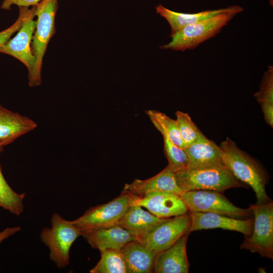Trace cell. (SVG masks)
Segmentation results:
<instances>
[{"instance_id":"6da1fadb","label":"cell","mask_w":273,"mask_h":273,"mask_svg":"<svg viewBox=\"0 0 273 273\" xmlns=\"http://www.w3.org/2000/svg\"><path fill=\"white\" fill-rule=\"evenodd\" d=\"M218 147L223 164L238 180L249 186L255 192L256 204L272 201L266 192L268 177L262 166L228 137Z\"/></svg>"},{"instance_id":"7a4b0ae2","label":"cell","mask_w":273,"mask_h":273,"mask_svg":"<svg viewBox=\"0 0 273 273\" xmlns=\"http://www.w3.org/2000/svg\"><path fill=\"white\" fill-rule=\"evenodd\" d=\"M243 10L239 6H230L214 16L187 25L170 35L172 40L161 48L181 51L193 49L215 36L237 14Z\"/></svg>"},{"instance_id":"3957f363","label":"cell","mask_w":273,"mask_h":273,"mask_svg":"<svg viewBox=\"0 0 273 273\" xmlns=\"http://www.w3.org/2000/svg\"><path fill=\"white\" fill-rule=\"evenodd\" d=\"M178 187L185 192L211 190L222 193L233 188L246 187L224 164L195 169H185L175 173Z\"/></svg>"},{"instance_id":"277c9868","label":"cell","mask_w":273,"mask_h":273,"mask_svg":"<svg viewBox=\"0 0 273 273\" xmlns=\"http://www.w3.org/2000/svg\"><path fill=\"white\" fill-rule=\"evenodd\" d=\"M51 228H44L41 231V242L49 249L50 259L58 268H63L69 263L70 248L82 232L72 221L64 219L57 213L53 214Z\"/></svg>"},{"instance_id":"5b68a950","label":"cell","mask_w":273,"mask_h":273,"mask_svg":"<svg viewBox=\"0 0 273 273\" xmlns=\"http://www.w3.org/2000/svg\"><path fill=\"white\" fill-rule=\"evenodd\" d=\"M254 215L253 229L240 245V249L258 253L261 257L273 259V202L251 204Z\"/></svg>"},{"instance_id":"8992f818","label":"cell","mask_w":273,"mask_h":273,"mask_svg":"<svg viewBox=\"0 0 273 273\" xmlns=\"http://www.w3.org/2000/svg\"><path fill=\"white\" fill-rule=\"evenodd\" d=\"M58 9L57 0H41L35 6L37 19L31 46L32 53L36 59L34 86L41 83L43 58L48 43L56 32L55 18Z\"/></svg>"},{"instance_id":"52a82bcc","label":"cell","mask_w":273,"mask_h":273,"mask_svg":"<svg viewBox=\"0 0 273 273\" xmlns=\"http://www.w3.org/2000/svg\"><path fill=\"white\" fill-rule=\"evenodd\" d=\"M180 197L189 212L214 213L237 218H248L252 214L249 207H238L221 193L215 191H189L183 192Z\"/></svg>"},{"instance_id":"ba28073f","label":"cell","mask_w":273,"mask_h":273,"mask_svg":"<svg viewBox=\"0 0 273 273\" xmlns=\"http://www.w3.org/2000/svg\"><path fill=\"white\" fill-rule=\"evenodd\" d=\"M134 196L122 192L117 197L103 204L90 207L79 218L72 221L81 232L117 224L128 208Z\"/></svg>"},{"instance_id":"9c48e42d","label":"cell","mask_w":273,"mask_h":273,"mask_svg":"<svg viewBox=\"0 0 273 273\" xmlns=\"http://www.w3.org/2000/svg\"><path fill=\"white\" fill-rule=\"evenodd\" d=\"M35 6L31 7L17 34L0 47V53L11 56L21 62L28 71V84L34 86L36 59L30 43L36 27Z\"/></svg>"},{"instance_id":"30bf717a","label":"cell","mask_w":273,"mask_h":273,"mask_svg":"<svg viewBox=\"0 0 273 273\" xmlns=\"http://www.w3.org/2000/svg\"><path fill=\"white\" fill-rule=\"evenodd\" d=\"M191 224L189 213L168 218L154 226L141 241L149 250L159 253L172 245L189 232Z\"/></svg>"},{"instance_id":"8fae6325","label":"cell","mask_w":273,"mask_h":273,"mask_svg":"<svg viewBox=\"0 0 273 273\" xmlns=\"http://www.w3.org/2000/svg\"><path fill=\"white\" fill-rule=\"evenodd\" d=\"M132 205L144 207L160 218L189 213L179 195L167 192H153L141 197L134 196Z\"/></svg>"},{"instance_id":"7c38bea8","label":"cell","mask_w":273,"mask_h":273,"mask_svg":"<svg viewBox=\"0 0 273 273\" xmlns=\"http://www.w3.org/2000/svg\"><path fill=\"white\" fill-rule=\"evenodd\" d=\"M191 218L190 233L211 229L220 228L236 231L245 236H249L253 229V219L237 218L217 213L208 212H189Z\"/></svg>"},{"instance_id":"4fadbf2b","label":"cell","mask_w":273,"mask_h":273,"mask_svg":"<svg viewBox=\"0 0 273 273\" xmlns=\"http://www.w3.org/2000/svg\"><path fill=\"white\" fill-rule=\"evenodd\" d=\"M82 236L92 248L100 252L111 249L120 250L129 242L138 240L118 224L83 231Z\"/></svg>"},{"instance_id":"5bb4252c","label":"cell","mask_w":273,"mask_h":273,"mask_svg":"<svg viewBox=\"0 0 273 273\" xmlns=\"http://www.w3.org/2000/svg\"><path fill=\"white\" fill-rule=\"evenodd\" d=\"M167 192L180 195L183 192L177 186L175 173L167 165L154 176L146 179L135 178L130 184H125L122 192L141 197L153 192Z\"/></svg>"},{"instance_id":"9a60e30c","label":"cell","mask_w":273,"mask_h":273,"mask_svg":"<svg viewBox=\"0 0 273 273\" xmlns=\"http://www.w3.org/2000/svg\"><path fill=\"white\" fill-rule=\"evenodd\" d=\"M190 233L185 234L170 247L158 253L154 262L153 272H188L190 264L186 246Z\"/></svg>"},{"instance_id":"2e32d148","label":"cell","mask_w":273,"mask_h":273,"mask_svg":"<svg viewBox=\"0 0 273 273\" xmlns=\"http://www.w3.org/2000/svg\"><path fill=\"white\" fill-rule=\"evenodd\" d=\"M36 127L37 124L30 118L12 112L0 104V148Z\"/></svg>"},{"instance_id":"e0dca14e","label":"cell","mask_w":273,"mask_h":273,"mask_svg":"<svg viewBox=\"0 0 273 273\" xmlns=\"http://www.w3.org/2000/svg\"><path fill=\"white\" fill-rule=\"evenodd\" d=\"M187 155L188 169H195L224 164L219 147L204 135L185 149Z\"/></svg>"},{"instance_id":"ac0fdd59","label":"cell","mask_w":273,"mask_h":273,"mask_svg":"<svg viewBox=\"0 0 273 273\" xmlns=\"http://www.w3.org/2000/svg\"><path fill=\"white\" fill-rule=\"evenodd\" d=\"M125 262L127 273L153 272L158 253L148 249L139 240L131 241L121 250Z\"/></svg>"},{"instance_id":"d6986e66","label":"cell","mask_w":273,"mask_h":273,"mask_svg":"<svg viewBox=\"0 0 273 273\" xmlns=\"http://www.w3.org/2000/svg\"><path fill=\"white\" fill-rule=\"evenodd\" d=\"M166 219L158 218L141 206L131 205L117 224L141 241L154 226Z\"/></svg>"},{"instance_id":"ffe728a7","label":"cell","mask_w":273,"mask_h":273,"mask_svg":"<svg viewBox=\"0 0 273 273\" xmlns=\"http://www.w3.org/2000/svg\"><path fill=\"white\" fill-rule=\"evenodd\" d=\"M225 8L205 10L196 13L176 12L159 4L156 7V12L164 18L171 28V34H173L185 26L214 16L223 11Z\"/></svg>"},{"instance_id":"44dd1931","label":"cell","mask_w":273,"mask_h":273,"mask_svg":"<svg viewBox=\"0 0 273 273\" xmlns=\"http://www.w3.org/2000/svg\"><path fill=\"white\" fill-rule=\"evenodd\" d=\"M150 121L162 135L167 136L171 142L178 147L185 149L186 145L183 141L176 120L165 114L156 110H148L145 111Z\"/></svg>"},{"instance_id":"7402d4cb","label":"cell","mask_w":273,"mask_h":273,"mask_svg":"<svg viewBox=\"0 0 273 273\" xmlns=\"http://www.w3.org/2000/svg\"><path fill=\"white\" fill-rule=\"evenodd\" d=\"M2 149L0 148V151ZM25 196V193H17L9 185L0 166V207L13 215L19 216L24 210Z\"/></svg>"},{"instance_id":"603a6c76","label":"cell","mask_w":273,"mask_h":273,"mask_svg":"<svg viewBox=\"0 0 273 273\" xmlns=\"http://www.w3.org/2000/svg\"><path fill=\"white\" fill-rule=\"evenodd\" d=\"M101 252V259L90 270L91 273H127L125 261L120 250H107Z\"/></svg>"},{"instance_id":"cb8c5ba5","label":"cell","mask_w":273,"mask_h":273,"mask_svg":"<svg viewBox=\"0 0 273 273\" xmlns=\"http://www.w3.org/2000/svg\"><path fill=\"white\" fill-rule=\"evenodd\" d=\"M163 138L164 152L169 167L175 173L188 169L189 161L185 149L174 144L165 135Z\"/></svg>"},{"instance_id":"d4e9b609","label":"cell","mask_w":273,"mask_h":273,"mask_svg":"<svg viewBox=\"0 0 273 273\" xmlns=\"http://www.w3.org/2000/svg\"><path fill=\"white\" fill-rule=\"evenodd\" d=\"M175 115L179 133L186 147L204 135L188 114L177 111Z\"/></svg>"},{"instance_id":"484cf974","label":"cell","mask_w":273,"mask_h":273,"mask_svg":"<svg viewBox=\"0 0 273 273\" xmlns=\"http://www.w3.org/2000/svg\"><path fill=\"white\" fill-rule=\"evenodd\" d=\"M254 97L260 104L273 103V67L269 66L264 72L260 85L259 90Z\"/></svg>"},{"instance_id":"4316f807","label":"cell","mask_w":273,"mask_h":273,"mask_svg":"<svg viewBox=\"0 0 273 273\" xmlns=\"http://www.w3.org/2000/svg\"><path fill=\"white\" fill-rule=\"evenodd\" d=\"M19 14L17 20L7 29L0 31V47L10 38L12 35L21 27L30 9L28 7H19Z\"/></svg>"},{"instance_id":"83f0119b","label":"cell","mask_w":273,"mask_h":273,"mask_svg":"<svg viewBox=\"0 0 273 273\" xmlns=\"http://www.w3.org/2000/svg\"><path fill=\"white\" fill-rule=\"evenodd\" d=\"M41 0H4L1 8L4 10H11L13 5L19 7H28L37 5Z\"/></svg>"},{"instance_id":"f1b7e54d","label":"cell","mask_w":273,"mask_h":273,"mask_svg":"<svg viewBox=\"0 0 273 273\" xmlns=\"http://www.w3.org/2000/svg\"><path fill=\"white\" fill-rule=\"evenodd\" d=\"M260 105L266 122L272 128L273 103H262Z\"/></svg>"},{"instance_id":"f546056e","label":"cell","mask_w":273,"mask_h":273,"mask_svg":"<svg viewBox=\"0 0 273 273\" xmlns=\"http://www.w3.org/2000/svg\"><path fill=\"white\" fill-rule=\"evenodd\" d=\"M20 226H13L7 228L0 232V244L10 237L15 235L20 231Z\"/></svg>"}]
</instances>
